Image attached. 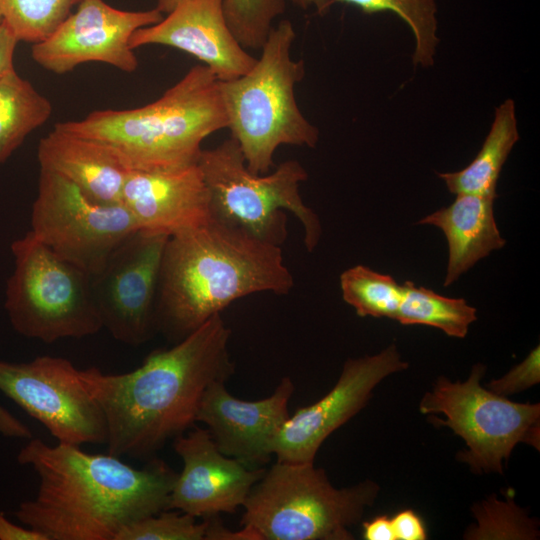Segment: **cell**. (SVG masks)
I'll return each instance as SVG.
<instances>
[{
    "instance_id": "obj_2",
    "label": "cell",
    "mask_w": 540,
    "mask_h": 540,
    "mask_svg": "<svg viewBox=\"0 0 540 540\" xmlns=\"http://www.w3.org/2000/svg\"><path fill=\"white\" fill-rule=\"evenodd\" d=\"M17 461L37 473L36 497L16 518L47 540H115L126 525L168 509L178 472L160 459L137 469L120 457L31 439Z\"/></svg>"
},
{
    "instance_id": "obj_35",
    "label": "cell",
    "mask_w": 540,
    "mask_h": 540,
    "mask_svg": "<svg viewBox=\"0 0 540 540\" xmlns=\"http://www.w3.org/2000/svg\"><path fill=\"white\" fill-rule=\"evenodd\" d=\"M0 433L7 437L30 439V429L0 405Z\"/></svg>"
},
{
    "instance_id": "obj_11",
    "label": "cell",
    "mask_w": 540,
    "mask_h": 540,
    "mask_svg": "<svg viewBox=\"0 0 540 540\" xmlns=\"http://www.w3.org/2000/svg\"><path fill=\"white\" fill-rule=\"evenodd\" d=\"M0 391L59 443L106 442L103 412L68 359L44 355L23 363L0 360Z\"/></svg>"
},
{
    "instance_id": "obj_32",
    "label": "cell",
    "mask_w": 540,
    "mask_h": 540,
    "mask_svg": "<svg viewBox=\"0 0 540 540\" xmlns=\"http://www.w3.org/2000/svg\"><path fill=\"white\" fill-rule=\"evenodd\" d=\"M19 40L2 20L0 23V79L14 69V52Z\"/></svg>"
},
{
    "instance_id": "obj_3",
    "label": "cell",
    "mask_w": 540,
    "mask_h": 540,
    "mask_svg": "<svg viewBox=\"0 0 540 540\" xmlns=\"http://www.w3.org/2000/svg\"><path fill=\"white\" fill-rule=\"evenodd\" d=\"M293 287L280 246L211 217L167 240L157 331L176 343L237 299L261 292L284 295Z\"/></svg>"
},
{
    "instance_id": "obj_26",
    "label": "cell",
    "mask_w": 540,
    "mask_h": 540,
    "mask_svg": "<svg viewBox=\"0 0 540 540\" xmlns=\"http://www.w3.org/2000/svg\"><path fill=\"white\" fill-rule=\"evenodd\" d=\"M477 523L468 527L463 538L467 540H535L539 538V521L529 517L527 511L514 501L512 489L506 500L495 495L471 507Z\"/></svg>"
},
{
    "instance_id": "obj_31",
    "label": "cell",
    "mask_w": 540,
    "mask_h": 540,
    "mask_svg": "<svg viewBox=\"0 0 540 540\" xmlns=\"http://www.w3.org/2000/svg\"><path fill=\"white\" fill-rule=\"evenodd\" d=\"M395 540H425L427 532L421 517L411 509L399 511L391 518Z\"/></svg>"
},
{
    "instance_id": "obj_33",
    "label": "cell",
    "mask_w": 540,
    "mask_h": 540,
    "mask_svg": "<svg viewBox=\"0 0 540 540\" xmlns=\"http://www.w3.org/2000/svg\"><path fill=\"white\" fill-rule=\"evenodd\" d=\"M362 529L366 540H395L391 518L386 515L363 522Z\"/></svg>"
},
{
    "instance_id": "obj_5",
    "label": "cell",
    "mask_w": 540,
    "mask_h": 540,
    "mask_svg": "<svg viewBox=\"0 0 540 540\" xmlns=\"http://www.w3.org/2000/svg\"><path fill=\"white\" fill-rule=\"evenodd\" d=\"M295 38L291 21H280L252 68L220 81L227 128L254 174L270 172L281 145L314 148L319 141V129L303 115L295 97V87L305 76L304 61L291 57Z\"/></svg>"
},
{
    "instance_id": "obj_38",
    "label": "cell",
    "mask_w": 540,
    "mask_h": 540,
    "mask_svg": "<svg viewBox=\"0 0 540 540\" xmlns=\"http://www.w3.org/2000/svg\"><path fill=\"white\" fill-rule=\"evenodd\" d=\"M3 18H2V14L0 12V23L2 22Z\"/></svg>"
},
{
    "instance_id": "obj_37",
    "label": "cell",
    "mask_w": 540,
    "mask_h": 540,
    "mask_svg": "<svg viewBox=\"0 0 540 540\" xmlns=\"http://www.w3.org/2000/svg\"><path fill=\"white\" fill-rule=\"evenodd\" d=\"M182 1L184 0H157L156 8L161 13L168 14Z\"/></svg>"
},
{
    "instance_id": "obj_19",
    "label": "cell",
    "mask_w": 540,
    "mask_h": 540,
    "mask_svg": "<svg viewBox=\"0 0 540 540\" xmlns=\"http://www.w3.org/2000/svg\"><path fill=\"white\" fill-rule=\"evenodd\" d=\"M37 158L40 169L61 175L91 199L122 204L132 169L109 145L54 128L40 140Z\"/></svg>"
},
{
    "instance_id": "obj_4",
    "label": "cell",
    "mask_w": 540,
    "mask_h": 540,
    "mask_svg": "<svg viewBox=\"0 0 540 540\" xmlns=\"http://www.w3.org/2000/svg\"><path fill=\"white\" fill-rule=\"evenodd\" d=\"M227 126L220 81L196 65L147 105L96 110L54 128L109 145L132 170H158L197 163L204 139Z\"/></svg>"
},
{
    "instance_id": "obj_28",
    "label": "cell",
    "mask_w": 540,
    "mask_h": 540,
    "mask_svg": "<svg viewBox=\"0 0 540 540\" xmlns=\"http://www.w3.org/2000/svg\"><path fill=\"white\" fill-rule=\"evenodd\" d=\"M285 8V0H223L227 24L245 49L262 48L273 28V20Z\"/></svg>"
},
{
    "instance_id": "obj_25",
    "label": "cell",
    "mask_w": 540,
    "mask_h": 540,
    "mask_svg": "<svg viewBox=\"0 0 540 540\" xmlns=\"http://www.w3.org/2000/svg\"><path fill=\"white\" fill-rule=\"evenodd\" d=\"M359 8L364 14L390 12L400 17L414 37L412 61L424 68L434 64L437 35V6L435 0H334Z\"/></svg>"
},
{
    "instance_id": "obj_6",
    "label": "cell",
    "mask_w": 540,
    "mask_h": 540,
    "mask_svg": "<svg viewBox=\"0 0 540 540\" xmlns=\"http://www.w3.org/2000/svg\"><path fill=\"white\" fill-rule=\"evenodd\" d=\"M379 491L369 479L336 488L314 462L277 461L248 494L241 525L262 540H351L349 528L362 519Z\"/></svg>"
},
{
    "instance_id": "obj_34",
    "label": "cell",
    "mask_w": 540,
    "mask_h": 540,
    "mask_svg": "<svg viewBox=\"0 0 540 540\" xmlns=\"http://www.w3.org/2000/svg\"><path fill=\"white\" fill-rule=\"evenodd\" d=\"M0 540H47V538L34 529L12 523L0 511Z\"/></svg>"
},
{
    "instance_id": "obj_17",
    "label": "cell",
    "mask_w": 540,
    "mask_h": 540,
    "mask_svg": "<svg viewBox=\"0 0 540 540\" xmlns=\"http://www.w3.org/2000/svg\"><path fill=\"white\" fill-rule=\"evenodd\" d=\"M163 45L190 54L208 67L219 81L238 78L256 59L231 32L223 0H184L156 24L136 30L132 49Z\"/></svg>"
},
{
    "instance_id": "obj_24",
    "label": "cell",
    "mask_w": 540,
    "mask_h": 540,
    "mask_svg": "<svg viewBox=\"0 0 540 540\" xmlns=\"http://www.w3.org/2000/svg\"><path fill=\"white\" fill-rule=\"evenodd\" d=\"M340 287L343 300L355 309L358 316L395 320L403 285L392 276L356 265L342 272Z\"/></svg>"
},
{
    "instance_id": "obj_36",
    "label": "cell",
    "mask_w": 540,
    "mask_h": 540,
    "mask_svg": "<svg viewBox=\"0 0 540 540\" xmlns=\"http://www.w3.org/2000/svg\"><path fill=\"white\" fill-rule=\"evenodd\" d=\"M291 2L304 10L313 8L319 15L326 14L334 4V0H291Z\"/></svg>"
},
{
    "instance_id": "obj_20",
    "label": "cell",
    "mask_w": 540,
    "mask_h": 540,
    "mask_svg": "<svg viewBox=\"0 0 540 540\" xmlns=\"http://www.w3.org/2000/svg\"><path fill=\"white\" fill-rule=\"evenodd\" d=\"M496 198L460 194L449 205L425 216L418 224L440 228L448 244L444 287L450 286L491 251L506 244L494 218Z\"/></svg>"
},
{
    "instance_id": "obj_8",
    "label": "cell",
    "mask_w": 540,
    "mask_h": 540,
    "mask_svg": "<svg viewBox=\"0 0 540 540\" xmlns=\"http://www.w3.org/2000/svg\"><path fill=\"white\" fill-rule=\"evenodd\" d=\"M11 251L15 267L7 281L5 309L16 332L50 344L103 328L87 272L30 231L12 243Z\"/></svg>"
},
{
    "instance_id": "obj_12",
    "label": "cell",
    "mask_w": 540,
    "mask_h": 540,
    "mask_svg": "<svg viewBox=\"0 0 540 540\" xmlns=\"http://www.w3.org/2000/svg\"><path fill=\"white\" fill-rule=\"evenodd\" d=\"M168 238L138 229L90 275L103 328L123 344L142 345L157 332L158 281Z\"/></svg>"
},
{
    "instance_id": "obj_7",
    "label": "cell",
    "mask_w": 540,
    "mask_h": 540,
    "mask_svg": "<svg viewBox=\"0 0 540 540\" xmlns=\"http://www.w3.org/2000/svg\"><path fill=\"white\" fill-rule=\"evenodd\" d=\"M197 165L209 191L212 218L280 246L287 236L283 210H288L303 226L307 250L315 249L322 229L317 214L300 196L299 185L308 173L299 161L287 160L271 173L254 174L230 137L202 149Z\"/></svg>"
},
{
    "instance_id": "obj_23",
    "label": "cell",
    "mask_w": 540,
    "mask_h": 540,
    "mask_svg": "<svg viewBox=\"0 0 540 540\" xmlns=\"http://www.w3.org/2000/svg\"><path fill=\"white\" fill-rule=\"evenodd\" d=\"M403 296L395 320L402 325H427L446 335L464 338L477 319L476 308L463 298H449L412 281H405Z\"/></svg>"
},
{
    "instance_id": "obj_16",
    "label": "cell",
    "mask_w": 540,
    "mask_h": 540,
    "mask_svg": "<svg viewBox=\"0 0 540 540\" xmlns=\"http://www.w3.org/2000/svg\"><path fill=\"white\" fill-rule=\"evenodd\" d=\"M174 440L183 469L170 493V510L203 518L235 513L265 472L222 454L208 429L194 427Z\"/></svg>"
},
{
    "instance_id": "obj_18",
    "label": "cell",
    "mask_w": 540,
    "mask_h": 540,
    "mask_svg": "<svg viewBox=\"0 0 540 540\" xmlns=\"http://www.w3.org/2000/svg\"><path fill=\"white\" fill-rule=\"evenodd\" d=\"M122 204L139 229L172 236L211 219L210 195L197 163L170 169L131 170Z\"/></svg>"
},
{
    "instance_id": "obj_14",
    "label": "cell",
    "mask_w": 540,
    "mask_h": 540,
    "mask_svg": "<svg viewBox=\"0 0 540 540\" xmlns=\"http://www.w3.org/2000/svg\"><path fill=\"white\" fill-rule=\"evenodd\" d=\"M407 368L395 344L375 355L348 359L324 397L297 409L284 422L273 445L277 461L314 462L322 443L364 408L374 388L389 375Z\"/></svg>"
},
{
    "instance_id": "obj_15",
    "label": "cell",
    "mask_w": 540,
    "mask_h": 540,
    "mask_svg": "<svg viewBox=\"0 0 540 540\" xmlns=\"http://www.w3.org/2000/svg\"><path fill=\"white\" fill-rule=\"evenodd\" d=\"M294 389L292 380L284 377L270 396L247 401L231 395L224 381L213 382L201 398L196 422L207 425L222 454L261 468L273 455L275 439L290 416Z\"/></svg>"
},
{
    "instance_id": "obj_9",
    "label": "cell",
    "mask_w": 540,
    "mask_h": 540,
    "mask_svg": "<svg viewBox=\"0 0 540 540\" xmlns=\"http://www.w3.org/2000/svg\"><path fill=\"white\" fill-rule=\"evenodd\" d=\"M486 368L472 367L466 381L452 382L439 376L424 394L419 410L432 415L430 421L450 428L467 449L457 458L475 474H503V464L518 443L540 447V404L513 402L481 385Z\"/></svg>"
},
{
    "instance_id": "obj_27",
    "label": "cell",
    "mask_w": 540,
    "mask_h": 540,
    "mask_svg": "<svg viewBox=\"0 0 540 540\" xmlns=\"http://www.w3.org/2000/svg\"><path fill=\"white\" fill-rule=\"evenodd\" d=\"M80 1L0 0V12L19 41L35 44L49 37Z\"/></svg>"
},
{
    "instance_id": "obj_21",
    "label": "cell",
    "mask_w": 540,
    "mask_h": 540,
    "mask_svg": "<svg viewBox=\"0 0 540 540\" xmlns=\"http://www.w3.org/2000/svg\"><path fill=\"white\" fill-rule=\"evenodd\" d=\"M519 140L515 102L506 99L495 108L494 118L474 159L463 169L438 173L449 192L497 198L501 170Z\"/></svg>"
},
{
    "instance_id": "obj_22",
    "label": "cell",
    "mask_w": 540,
    "mask_h": 540,
    "mask_svg": "<svg viewBox=\"0 0 540 540\" xmlns=\"http://www.w3.org/2000/svg\"><path fill=\"white\" fill-rule=\"evenodd\" d=\"M51 102L13 69L0 79V164L51 116Z\"/></svg>"
},
{
    "instance_id": "obj_13",
    "label": "cell",
    "mask_w": 540,
    "mask_h": 540,
    "mask_svg": "<svg viewBox=\"0 0 540 540\" xmlns=\"http://www.w3.org/2000/svg\"><path fill=\"white\" fill-rule=\"evenodd\" d=\"M163 19L156 7L126 11L104 0H81L45 40L31 48L33 60L43 69L65 74L88 62H101L123 72H134L138 59L130 46L133 33Z\"/></svg>"
},
{
    "instance_id": "obj_30",
    "label": "cell",
    "mask_w": 540,
    "mask_h": 540,
    "mask_svg": "<svg viewBox=\"0 0 540 540\" xmlns=\"http://www.w3.org/2000/svg\"><path fill=\"white\" fill-rule=\"evenodd\" d=\"M540 382V350L535 347L529 355L504 376L492 380L486 388L501 396L527 390Z\"/></svg>"
},
{
    "instance_id": "obj_29",
    "label": "cell",
    "mask_w": 540,
    "mask_h": 540,
    "mask_svg": "<svg viewBox=\"0 0 540 540\" xmlns=\"http://www.w3.org/2000/svg\"><path fill=\"white\" fill-rule=\"evenodd\" d=\"M196 518L166 509L126 525L115 540H205L208 518Z\"/></svg>"
},
{
    "instance_id": "obj_1",
    "label": "cell",
    "mask_w": 540,
    "mask_h": 540,
    "mask_svg": "<svg viewBox=\"0 0 540 540\" xmlns=\"http://www.w3.org/2000/svg\"><path fill=\"white\" fill-rule=\"evenodd\" d=\"M230 337V328L216 314L171 348L151 352L130 372L79 369L103 412L107 452L147 458L187 431L207 387L234 373Z\"/></svg>"
},
{
    "instance_id": "obj_10",
    "label": "cell",
    "mask_w": 540,
    "mask_h": 540,
    "mask_svg": "<svg viewBox=\"0 0 540 540\" xmlns=\"http://www.w3.org/2000/svg\"><path fill=\"white\" fill-rule=\"evenodd\" d=\"M139 226L123 204L97 202L66 178L40 169L31 233L89 275Z\"/></svg>"
}]
</instances>
